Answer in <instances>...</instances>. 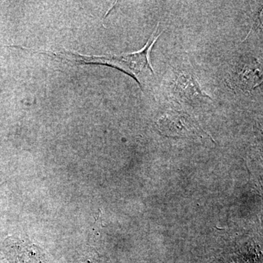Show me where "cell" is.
Listing matches in <instances>:
<instances>
[{
	"instance_id": "cell-1",
	"label": "cell",
	"mask_w": 263,
	"mask_h": 263,
	"mask_svg": "<svg viewBox=\"0 0 263 263\" xmlns=\"http://www.w3.org/2000/svg\"><path fill=\"white\" fill-rule=\"evenodd\" d=\"M262 63L259 60L243 57L230 68L226 82L233 91L248 93L262 84Z\"/></svg>"
},
{
	"instance_id": "cell-2",
	"label": "cell",
	"mask_w": 263,
	"mask_h": 263,
	"mask_svg": "<svg viewBox=\"0 0 263 263\" xmlns=\"http://www.w3.org/2000/svg\"><path fill=\"white\" fill-rule=\"evenodd\" d=\"M157 127L168 138H195L206 134L198 122L190 114L181 110H170L159 119Z\"/></svg>"
},
{
	"instance_id": "cell-3",
	"label": "cell",
	"mask_w": 263,
	"mask_h": 263,
	"mask_svg": "<svg viewBox=\"0 0 263 263\" xmlns=\"http://www.w3.org/2000/svg\"><path fill=\"white\" fill-rule=\"evenodd\" d=\"M173 92L179 101L184 103L197 104L212 100L202 89L196 74L183 66L174 70Z\"/></svg>"
},
{
	"instance_id": "cell-4",
	"label": "cell",
	"mask_w": 263,
	"mask_h": 263,
	"mask_svg": "<svg viewBox=\"0 0 263 263\" xmlns=\"http://www.w3.org/2000/svg\"><path fill=\"white\" fill-rule=\"evenodd\" d=\"M159 24L157 25L155 32L151 35L148 42L144 47L140 51L133 53H123L122 60L124 64V73L133 77L141 86V83L138 79V76L142 72L148 71L154 73L153 67L151 65L150 53L157 40L160 37L161 34L157 35Z\"/></svg>"
}]
</instances>
